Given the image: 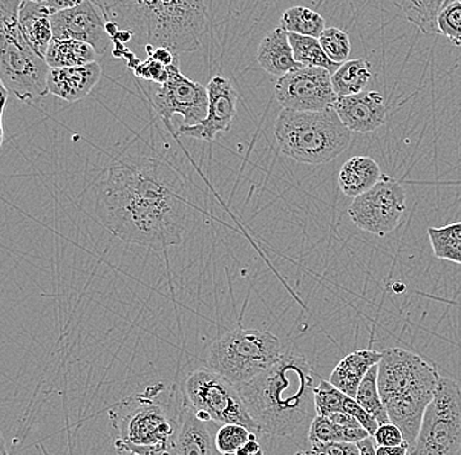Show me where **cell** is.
<instances>
[{
	"mask_svg": "<svg viewBox=\"0 0 461 455\" xmlns=\"http://www.w3.org/2000/svg\"><path fill=\"white\" fill-rule=\"evenodd\" d=\"M97 215L115 238L155 250L180 246L193 220L185 183L152 158L115 159L97 184Z\"/></svg>",
	"mask_w": 461,
	"mask_h": 455,
	"instance_id": "1",
	"label": "cell"
},
{
	"mask_svg": "<svg viewBox=\"0 0 461 455\" xmlns=\"http://www.w3.org/2000/svg\"><path fill=\"white\" fill-rule=\"evenodd\" d=\"M315 387L310 362L288 350L272 368L236 388L259 433L288 437L317 416Z\"/></svg>",
	"mask_w": 461,
	"mask_h": 455,
	"instance_id": "2",
	"label": "cell"
},
{
	"mask_svg": "<svg viewBox=\"0 0 461 455\" xmlns=\"http://www.w3.org/2000/svg\"><path fill=\"white\" fill-rule=\"evenodd\" d=\"M104 19L125 27L138 44L168 49L175 56L195 51L209 24L207 3L201 0L175 2H94Z\"/></svg>",
	"mask_w": 461,
	"mask_h": 455,
	"instance_id": "3",
	"label": "cell"
},
{
	"mask_svg": "<svg viewBox=\"0 0 461 455\" xmlns=\"http://www.w3.org/2000/svg\"><path fill=\"white\" fill-rule=\"evenodd\" d=\"M184 400L183 390L164 382L147 386L140 393L120 400L109 410L117 453L167 455Z\"/></svg>",
	"mask_w": 461,
	"mask_h": 455,
	"instance_id": "4",
	"label": "cell"
},
{
	"mask_svg": "<svg viewBox=\"0 0 461 455\" xmlns=\"http://www.w3.org/2000/svg\"><path fill=\"white\" fill-rule=\"evenodd\" d=\"M279 151L311 166L330 163L348 150L351 132L334 109L322 112H279L274 125Z\"/></svg>",
	"mask_w": 461,
	"mask_h": 455,
	"instance_id": "5",
	"label": "cell"
},
{
	"mask_svg": "<svg viewBox=\"0 0 461 455\" xmlns=\"http://www.w3.org/2000/svg\"><path fill=\"white\" fill-rule=\"evenodd\" d=\"M20 5L22 0H0V80L20 102L33 104L49 94L50 68L23 33Z\"/></svg>",
	"mask_w": 461,
	"mask_h": 455,
	"instance_id": "6",
	"label": "cell"
},
{
	"mask_svg": "<svg viewBox=\"0 0 461 455\" xmlns=\"http://www.w3.org/2000/svg\"><path fill=\"white\" fill-rule=\"evenodd\" d=\"M287 350L272 332L239 327L212 342L207 367L239 387L272 368Z\"/></svg>",
	"mask_w": 461,
	"mask_h": 455,
	"instance_id": "7",
	"label": "cell"
},
{
	"mask_svg": "<svg viewBox=\"0 0 461 455\" xmlns=\"http://www.w3.org/2000/svg\"><path fill=\"white\" fill-rule=\"evenodd\" d=\"M181 390L186 402L204 422L218 425H241L252 433H259L258 426L250 417L238 388L209 368L192 371Z\"/></svg>",
	"mask_w": 461,
	"mask_h": 455,
	"instance_id": "8",
	"label": "cell"
},
{
	"mask_svg": "<svg viewBox=\"0 0 461 455\" xmlns=\"http://www.w3.org/2000/svg\"><path fill=\"white\" fill-rule=\"evenodd\" d=\"M460 450L461 388L454 379L442 377L408 455H459Z\"/></svg>",
	"mask_w": 461,
	"mask_h": 455,
	"instance_id": "9",
	"label": "cell"
},
{
	"mask_svg": "<svg viewBox=\"0 0 461 455\" xmlns=\"http://www.w3.org/2000/svg\"><path fill=\"white\" fill-rule=\"evenodd\" d=\"M406 210V195L396 178L383 175L370 191L354 198L348 213L362 232L387 236L399 227Z\"/></svg>",
	"mask_w": 461,
	"mask_h": 455,
	"instance_id": "10",
	"label": "cell"
},
{
	"mask_svg": "<svg viewBox=\"0 0 461 455\" xmlns=\"http://www.w3.org/2000/svg\"><path fill=\"white\" fill-rule=\"evenodd\" d=\"M377 368V387L383 403L418 388H437L442 378L438 369L423 357L399 347L383 350Z\"/></svg>",
	"mask_w": 461,
	"mask_h": 455,
	"instance_id": "11",
	"label": "cell"
},
{
	"mask_svg": "<svg viewBox=\"0 0 461 455\" xmlns=\"http://www.w3.org/2000/svg\"><path fill=\"white\" fill-rule=\"evenodd\" d=\"M274 94L284 109L293 112L328 111L337 99L330 71L303 66L279 77Z\"/></svg>",
	"mask_w": 461,
	"mask_h": 455,
	"instance_id": "12",
	"label": "cell"
},
{
	"mask_svg": "<svg viewBox=\"0 0 461 455\" xmlns=\"http://www.w3.org/2000/svg\"><path fill=\"white\" fill-rule=\"evenodd\" d=\"M168 80L152 95V105L158 116L171 125L172 117L180 114L184 118L181 126H194L207 116L209 95L206 87L187 79L180 71V65L168 66Z\"/></svg>",
	"mask_w": 461,
	"mask_h": 455,
	"instance_id": "13",
	"label": "cell"
},
{
	"mask_svg": "<svg viewBox=\"0 0 461 455\" xmlns=\"http://www.w3.org/2000/svg\"><path fill=\"white\" fill-rule=\"evenodd\" d=\"M50 20L54 40L85 42L92 46L97 54L105 53L111 45L105 19L94 2H79L75 7L59 11Z\"/></svg>",
	"mask_w": 461,
	"mask_h": 455,
	"instance_id": "14",
	"label": "cell"
},
{
	"mask_svg": "<svg viewBox=\"0 0 461 455\" xmlns=\"http://www.w3.org/2000/svg\"><path fill=\"white\" fill-rule=\"evenodd\" d=\"M209 109L207 116L194 126H181L180 134L212 142L221 132H229L238 111V92L226 77H216L207 85Z\"/></svg>",
	"mask_w": 461,
	"mask_h": 455,
	"instance_id": "15",
	"label": "cell"
},
{
	"mask_svg": "<svg viewBox=\"0 0 461 455\" xmlns=\"http://www.w3.org/2000/svg\"><path fill=\"white\" fill-rule=\"evenodd\" d=\"M334 112L351 132L367 134L382 128L387 121V104L380 92H360L353 96L337 97Z\"/></svg>",
	"mask_w": 461,
	"mask_h": 455,
	"instance_id": "16",
	"label": "cell"
},
{
	"mask_svg": "<svg viewBox=\"0 0 461 455\" xmlns=\"http://www.w3.org/2000/svg\"><path fill=\"white\" fill-rule=\"evenodd\" d=\"M75 0H24L20 5L19 22L28 44L45 59L49 45L53 41L50 17L75 7Z\"/></svg>",
	"mask_w": 461,
	"mask_h": 455,
	"instance_id": "17",
	"label": "cell"
},
{
	"mask_svg": "<svg viewBox=\"0 0 461 455\" xmlns=\"http://www.w3.org/2000/svg\"><path fill=\"white\" fill-rule=\"evenodd\" d=\"M209 424L210 422L202 420L186 399L184 400L177 429L167 455H216L215 437Z\"/></svg>",
	"mask_w": 461,
	"mask_h": 455,
	"instance_id": "18",
	"label": "cell"
},
{
	"mask_svg": "<svg viewBox=\"0 0 461 455\" xmlns=\"http://www.w3.org/2000/svg\"><path fill=\"white\" fill-rule=\"evenodd\" d=\"M103 68L99 62L70 68H50L48 75L49 94L68 103H77L91 94L99 83Z\"/></svg>",
	"mask_w": 461,
	"mask_h": 455,
	"instance_id": "19",
	"label": "cell"
},
{
	"mask_svg": "<svg viewBox=\"0 0 461 455\" xmlns=\"http://www.w3.org/2000/svg\"><path fill=\"white\" fill-rule=\"evenodd\" d=\"M315 408L317 416H330L333 414H350L370 437H373L379 428L376 420L363 410L354 397L345 396L330 381L324 379H321L315 387Z\"/></svg>",
	"mask_w": 461,
	"mask_h": 455,
	"instance_id": "20",
	"label": "cell"
},
{
	"mask_svg": "<svg viewBox=\"0 0 461 455\" xmlns=\"http://www.w3.org/2000/svg\"><path fill=\"white\" fill-rule=\"evenodd\" d=\"M380 359L382 352L373 348L348 354L331 371L330 382L345 396L356 399L360 383L371 369L379 365Z\"/></svg>",
	"mask_w": 461,
	"mask_h": 455,
	"instance_id": "21",
	"label": "cell"
},
{
	"mask_svg": "<svg viewBox=\"0 0 461 455\" xmlns=\"http://www.w3.org/2000/svg\"><path fill=\"white\" fill-rule=\"evenodd\" d=\"M256 59L261 68L274 77H281L301 68L294 59L293 48L288 42V33L282 27L276 28L262 39Z\"/></svg>",
	"mask_w": 461,
	"mask_h": 455,
	"instance_id": "22",
	"label": "cell"
},
{
	"mask_svg": "<svg viewBox=\"0 0 461 455\" xmlns=\"http://www.w3.org/2000/svg\"><path fill=\"white\" fill-rule=\"evenodd\" d=\"M379 164L371 157H353L344 163L339 174V186L345 196L359 197L370 191L383 177Z\"/></svg>",
	"mask_w": 461,
	"mask_h": 455,
	"instance_id": "23",
	"label": "cell"
},
{
	"mask_svg": "<svg viewBox=\"0 0 461 455\" xmlns=\"http://www.w3.org/2000/svg\"><path fill=\"white\" fill-rule=\"evenodd\" d=\"M92 46L75 40H53L45 54L49 68H70L97 62Z\"/></svg>",
	"mask_w": 461,
	"mask_h": 455,
	"instance_id": "24",
	"label": "cell"
},
{
	"mask_svg": "<svg viewBox=\"0 0 461 455\" xmlns=\"http://www.w3.org/2000/svg\"><path fill=\"white\" fill-rule=\"evenodd\" d=\"M373 73L367 59H348L331 74V86L337 97L353 96L366 91Z\"/></svg>",
	"mask_w": 461,
	"mask_h": 455,
	"instance_id": "25",
	"label": "cell"
},
{
	"mask_svg": "<svg viewBox=\"0 0 461 455\" xmlns=\"http://www.w3.org/2000/svg\"><path fill=\"white\" fill-rule=\"evenodd\" d=\"M446 2L447 0H402L394 2V5L400 8L408 22L416 25L423 34H440L438 20Z\"/></svg>",
	"mask_w": 461,
	"mask_h": 455,
	"instance_id": "26",
	"label": "cell"
},
{
	"mask_svg": "<svg viewBox=\"0 0 461 455\" xmlns=\"http://www.w3.org/2000/svg\"><path fill=\"white\" fill-rule=\"evenodd\" d=\"M370 434L363 428H346L331 422L330 417L316 416L310 425L308 440L310 442H350L358 443L368 439Z\"/></svg>",
	"mask_w": 461,
	"mask_h": 455,
	"instance_id": "27",
	"label": "cell"
},
{
	"mask_svg": "<svg viewBox=\"0 0 461 455\" xmlns=\"http://www.w3.org/2000/svg\"><path fill=\"white\" fill-rule=\"evenodd\" d=\"M435 258L461 265V221L443 227H429Z\"/></svg>",
	"mask_w": 461,
	"mask_h": 455,
	"instance_id": "28",
	"label": "cell"
},
{
	"mask_svg": "<svg viewBox=\"0 0 461 455\" xmlns=\"http://www.w3.org/2000/svg\"><path fill=\"white\" fill-rule=\"evenodd\" d=\"M288 42L293 48L294 59L303 68H321L330 71V74H334L337 68L341 66L331 62L325 56L324 50H322L317 39L288 33Z\"/></svg>",
	"mask_w": 461,
	"mask_h": 455,
	"instance_id": "29",
	"label": "cell"
},
{
	"mask_svg": "<svg viewBox=\"0 0 461 455\" xmlns=\"http://www.w3.org/2000/svg\"><path fill=\"white\" fill-rule=\"evenodd\" d=\"M281 27L287 33L299 34V36L312 37L319 40L322 32L325 31V19L316 11L311 8L296 7L288 8L285 11L281 19Z\"/></svg>",
	"mask_w": 461,
	"mask_h": 455,
	"instance_id": "30",
	"label": "cell"
},
{
	"mask_svg": "<svg viewBox=\"0 0 461 455\" xmlns=\"http://www.w3.org/2000/svg\"><path fill=\"white\" fill-rule=\"evenodd\" d=\"M377 373H379L377 365L368 371L367 376L359 385L356 400L363 410L376 420L377 424L384 425L388 424L389 417L377 387Z\"/></svg>",
	"mask_w": 461,
	"mask_h": 455,
	"instance_id": "31",
	"label": "cell"
},
{
	"mask_svg": "<svg viewBox=\"0 0 461 455\" xmlns=\"http://www.w3.org/2000/svg\"><path fill=\"white\" fill-rule=\"evenodd\" d=\"M320 45L324 50L325 56L336 63L342 65L348 62L351 53V41L348 32L339 30V28H325L321 36L319 37Z\"/></svg>",
	"mask_w": 461,
	"mask_h": 455,
	"instance_id": "32",
	"label": "cell"
},
{
	"mask_svg": "<svg viewBox=\"0 0 461 455\" xmlns=\"http://www.w3.org/2000/svg\"><path fill=\"white\" fill-rule=\"evenodd\" d=\"M255 439H258V434L252 433L245 426L221 425L215 434L216 450L221 455H235L244 443Z\"/></svg>",
	"mask_w": 461,
	"mask_h": 455,
	"instance_id": "33",
	"label": "cell"
},
{
	"mask_svg": "<svg viewBox=\"0 0 461 455\" xmlns=\"http://www.w3.org/2000/svg\"><path fill=\"white\" fill-rule=\"evenodd\" d=\"M440 34L447 37L455 46H461V0H447L439 20Z\"/></svg>",
	"mask_w": 461,
	"mask_h": 455,
	"instance_id": "34",
	"label": "cell"
},
{
	"mask_svg": "<svg viewBox=\"0 0 461 455\" xmlns=\"http://www.w3.org/2000/svg\"><path fill=\"white\" fill-rule=\"evenodd\" d=\"M134 74L140 79L149 80L160 86L168 80V70L166 66L160 65L151 57L134 66Z\"/></svg>",
	"mask_w": 461,
	"mask_h": 455,
	"instance_id": "35",
	"label": "cell"
},
{
	"mask_svg": "<svg viewBox=\"0 0 461 455\" xmlns=\"http://www.w3.org/2000/svg\"><path fill=\"white\" fill-rule=\"evenodd\" d=\"M312 455H360L358 443L311 442Z\"/></svg>",
	"mask_w": 461,
	"mask_h": 455,
	"instance_id": "36",
	"label": "cell"
},
{
	"mask_svg": "<svg viewBox=\"0 0 461 455\" xmlns=\"http://www.w3.org/2000/svg\"><path fill=\"white\" fill-rule=\"evenodd\" d=\"M375 446H399L405 442L402 431L396 425L388 423V424L379 425L377 431L373 436Z\"/></svg>",
	"mask_w": 461,
	"mask_h": 455,
	"instance_id": "37",
	"label": "cell"
},
{
	"mask_svg": "<svg viewBox=\"0 0 461 455\" xmlns=\"http://www.w3.org/2000/svg\"><path fill=\"white\" fill-rule=\"evenodd\" d=\"M144 49H146L147 53H149V57L157 60L160 65L166 66V68L180 62V57L175 56V54H173L172 51H169L168 49H154L151 48V46H146Z\"/></svg>",
	"mask_w": 461,
	"mask_h": 455,
	"instance_id": "38",
	"label": "cell"
},
{
	"mask_svg": "<svg viewBox=\"0 0 461 455\" xmlns=\"http://www.w3.org/2000/svg\"><path fill=\"white\" fill-rule=\"evenodd\" d=\"M8 95H10V92L0 80V147H2L3 141H5V111Z\"/></svg>",
	"mask_w": 461,
	"mask_h": 455,
	"instance_id": "39",
	"label": "cell"
},
{
	"mask_svg": "<svg viewBox=\"0 0 461 455\" xmlns=\"http://www.w3.org/2000/svg\"><path fill=\"white\" fill-rule=\"evenodd\" d=\"M409 450H411V448H409L408 443L403 442L402 445L399 446H377L375 449V453L376 455H408Z\"/></svg>",
	"mask_w": 461,
	"mask_h": 455,
	"instance_id": "40",
	"label": "cell"
},
{
	"mask_svg": "<svg viewBox=\"0 0 461 455\" xmlns=\"http://www.w3.org/2000/svg\"><path fill=\"white\" fill-rule=\"evenodd\" d=\"M261 451V446L258 442V439L249 440L247 443H244L235 455H255Z\"/></svg>",
	"mask_w": 461,
	"mask_h": 455,
	"instance_id": "41",
	"label": "cell"
},
{
	"mask_svg": "<svg viewBox=\"0 0 461 455\" xmlns=\"http://www.w3.org/2000/svg\"><path fill=\"white\" fill-rule=\"evenodd\" d=\"M358 448L360 455H376V453H375V449L376 448H375L373 437L360 441V442H358Z\"/></svg>",
	"mask_w": 461,
	"mask_h": 455,
	"instance_id": "42",
	"label": "cell"
},
{
	"mask_svg": "<svg viewBox=\"0 0 461 455\" xmlns=\"http://www.w3.org/2000/svg\"><path fill=\"white\" fill-rule=\"evenodd\" d=\"M0 455H8L7 449H5V439H3L2 433H0Z\"/></svg>",
	"mask_w": 461,
	"mask_h": 455,
	"instance_id": "43",
	"label": "cell"
},
{
	"mask_svg": "<svg viewBox=\"0 0 461 455\" xmlns=\"http://www.w3.org/2000/svg\"><path fill=\"white\" fill-rule=\"evenodd\" d=\"M294 455H312V454H311L310 450H301V451H298V453H295Z\"/></svg>",
	"mask_w": 461,
	"mask_h": 455,
	"instance_id": "44",
	"label": "cell"
},
{
	"mask_svg": "<svg viewBox=\"0 0 461 455\" xmlns=\"http://www.w3.org/2000/svg\"><path fill=\"white\" fill-rule=\"evenodd\" d=\"M117 455H137V454L125 453V451H122V453H117Z\"/></svg>",
	"mask_w": 461,
	"mask_h": 455,
	"instance_id": "45",
	"label": "cell"
},
{
	"mask_svg": "<svg viewBox=\"0 0 461 455\" xmlns=\"http://www.w3.org/2000/svg\"><path fill=\"white\" fill-rule=\"evenodd\" d=\"M255 455H264V453H262V450H261V451H259V453L255 454Z\"/></svg>",
	"mask_w": 461,
	"mask_h": 455,
	"instance_id": "46",
	"label": "cell"
}]
</instances>
